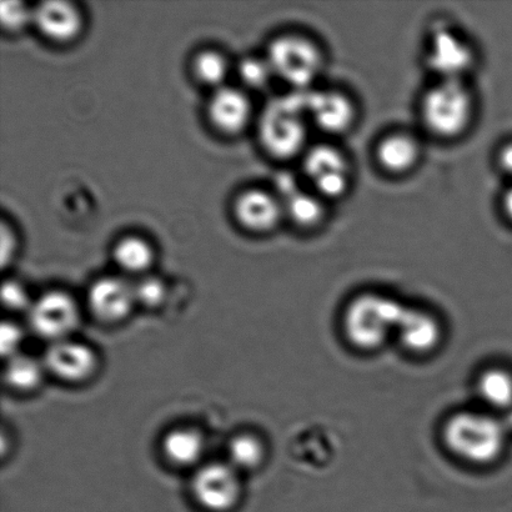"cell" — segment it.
<instances>
[{"label":"cell","instance_id":"1f68e13d","mask_svg":"<svg viewBox=\"0 0 512 512\" xmlns=\"http://www.w3.org/2000/svg\"><path fill=\"white\" fill-rule=\"evenodd\" d=\"M500 205L504 217L512 224V182L501 197Z\"/></svg>","mask_w":512,"mask_h":512},{"label":"cell","instance_id":"7402d4cb","mask_svg":"<svg viewBox=\"0 0 512 512\" xmlns=\"http://www.w3.org/2000/svg\"><path fill=\"white\" fill-rule=\"evenodd\" d=\"M45 366L32 356L17 354L5 365L4 379L10 388L18 391H32L42 384Z\"/></svg>","mask_w":512,"mask_h":512},{"label":"cell","instance_id":"9c48e42d","mask_svg":"<svg viewBox=\"0 0 512 512\" xmlns=\"http://www.w3.org/2000/svg\"><path fill=\"white\" fill-rule=\"evenodd\" d=\"M33 333L44 340L69 339L79 323V309L72 296L64 291H49L34 301L28 310Z\"/></svg>","mask_w":512,"mask_h":512},{"label":"cell","instance_id":"d4e9b609","mask_svg":"<svg viewBox=\"0 0 512 512\" xmlns=\"http://www.w3.org/2000/svg\"><path fill=\"white\" fill-rule=\"evenodd\" d=\"M239 77L249 88L260 90L268 87L275 75L266 57H250L240 62Z\"/></svg>","mask_w":512,"mask_h":512},{"label":"cell","instance_id":"cb8c5ba5","mask_svg":"<svg viewBox=\"0 0 512 512\" xmlns=\"http://www.w3.org/2000/svg\"><path fill=\"white\" fill-rule=\"evenodd\" d=\"M193 70L199 82L209 87L222 88L228 74L227 59L214 50H205L195 57Z\"/></svg>","mask_w":512,"mask_h":512},{"label":"cell","instance_id":"f546056e","mask_svg":"<svg viewBox=\"0 0 512 512\" xmlns=\"http://www.w3.org/2000/svg\"><path fill=\"white\" fill-rule=\"evenodd\" d=\"M496 167L512 182V139L501 144L495 155Z\"/></svg>","mask_w":512,"mask_h":512},{"label":"cell","instance_id":"277c9868","mask_svg":"<svg viewBox=\"0 0 512 512\" xmlns=\"http://www.w3.org/2000/svg\"><path fill=\"white\" fill-rule=\"evenodd\" d=\"M405 308L400 301L385 294L356 296L344 313L346 338L360 350H378L391 336H396Z\"/></svg>","mask_w":512,"mask_h":512},{"label":"cell","instance_id":"f1b7e54d","mask_svg":"<svg viewBox=\"0 0 512 512\" xmlns=\"http://www.w3.org/2000/svg\"><path fill=\"white\" fill-rule=\"evenodd\" d=\"M23 343V331L17 324L5 321L0 329V349L7 358L18 354L20 345Z\"/></svg>","mask_w":512,"mask_h":512},{"label":"cell","instance_id":"5bb4252c","mask_svg":"<svg viewBox=\"0 0 512 512\" xmlns=\"http://www.w3.org/2000/svg\"><path fill=\"white\" fill-rule=\"evenodd\" d=\"M43 364L60 380L82 383L94 374L98 360L88 345L65 339L49 346Z\"/></svg>","mask_w":512,"mask_h":512},{"label":"cell","instance_id":"9a60e30c","mask_svg":"<svg viewBox=\"0 0 512 512\" xmlns=\"http://www.w3.org/2000/svg\"><path fill=\"white\" fill-rule=\"evenodd\" d=\"M234 214L242 227L253 233H270L285 218L279 195L263 189L245 190L234 203Z\"/></svg>","mask_w":512,"mask_h":512},{"label":"cell","instance_id":"ac0fdd59","mask_svg":"<svg viewBox=\"0 0 512 512\" xmlns=\"http://www.w3.org/2000/svg\"><path fill=\"white\" fill-rule=\"evenodd\" d=\"M33 23L39 32L53 42L67 43L82 30V15L72 3L49 0L33 9Z\"/></svg>","mask_w":512,"mask_h":512},{"label":"cell","instance_id":"7a4b0ae2","mask_svg":"<svg viewBox=\"0 0 512 512\" xmlns=\"http://www.w3.org/2000/svg\"><path fill=\"white\" fill-rule=\"evenodd\" d=\"M311 129L304 92L291 90L266 105L259 122V140L275 159H300L310 147Z\"/></svg>","mask_w":512,"mask_h":512},{"label":"cell","instance_id":"8992f818","mask_svg":"<svg viewBox=\"0 0 512 512\" xmlns=\"http://www.w3.org/2000/svg\"><path fill=\"white\" fill-rule=\"evenodd\" d=\"M479 63V53L468 35L449 23L431 28L425 47V64L438 80H469Z\"/></svg>","mask_w":512,"mask_h":512},{"label":"cell","instance_id":"83f0119b","mask_svg":"<svg viewBox=\"0 0 512 512\" xmlns=\"http://www.w3.org/2000/svg\"><path fill=\"white\" fill-rule=\"evenodd\" d=\"M3 304L12 311H22L30 308L27 291L17 281H5L2 290Z\"/></svg>","mask_w":512,"mask_h":512},{"label":"cell","instance_id":"d6986e66","mask_svg":"<svg viewBox=\"0 0 512 512\" xmlns=\"http://www.w3.org/2000/svg\"><path fill=\"white\" fill-rule=\"evenodd\" d=\"M162 448L169 463L180 468H189L202 459L205 441L197 430L174 429L164 436Z\"/></svg>","mask_w":512,"mask_h":512},{"label":"cell","instance_id":"4dcf8cb0","mask_svg":"<svg viewBox=\"0 0 512 512\" xmlns=\"http://www.w3.org/2000/svg\"><path fill=\"white\" fill-rule=\"evenodd\" d=\"M15 250V238L12 229H8L5 223L2 224V263L5 265L12 259Z\"/></svg>","mask_w":512,"mask_h":512},{"label":"cell","instance_id":"484cf974","mask_svg":"<svg viewBox=\"0 0 512 512\" xmlns=\"http://www.w3.org/2000/svg\"><path fill=\"white\" fill-rule=\"evenodd\" d=\"M0 19L9 30L23 29L29 22H33V10L24 3L3 2L0 4Z\"/></svg>","mask_w":512,"mask_h":512},{"label":"cell","instance_id":"44dd1931","mask_svg":"<svg viewBox=\"0 0 512 512\" xmlns=\"http://www.w3.org/2000/svg\"><path fill=\"white\" fill-rule=\"evenodd\" d=\"M113 258L120 269L132 274H142L152 266L154 252L143 238L127 237L115 244Z\"/></svg>","mask_w":512,"mask_h":512},{"label":"cell","instance_id":"2e32d148","mask_svg":"<svg viewBox=\"0 0 512 512\" xmlns=\"http://www.w3.org/2000/svg\"><path fill=\"white\" fill-rule=\"evenodd\" d=\"M252 103L247 94L237 88L215 89L209 99L208 115L215 128L224 134L242 133L252 119Z\"/></svg>","mask_w":512,"mask_h":512},{"label":"cell","instance_id":"3957f363","mask_svg":"<svg viewBox=\"0 0 512 512\" xmlns=\"http://www.w3.org/2000/svg\"><path fill=\"white\" fill-rule=\"evenodd\" d=\"M444 443L456 458L489 465L503 455L508 431L500 416L490 411H461L446 421Z\"/></svg>","mask_w":512,"mask_h":512},{"label":"cell","instance_id":"603a6c76","mask_svg":"<svg viewBox=\"0 0 512 512\" xmlns=\"http://www.w3.org/2000/svg\"><path fill=\"white\" fill-rule=\"evenodd\" d=\"M228 455L229 464L234 469L254 470L259 468L265 458L263 441L250 434L235 436L229 443Z\"/></svg>","mask_w":512,"mask_h":512},{"label":"cell","instance_id":"52a82bcc","mask_svg":"<svg viewBox=\"0 0 512 512\" xmlns=\"http://www.w3.org/2000/svg\"><path fill=\"white\" fill-rule=\"evenodd\" d=\"M305 184L325 202L344 198L354 182L348 154L331 142L310 144L300 158Z\"/></svg>","mask_w":512,"mask_h":512},{"label":"cell","instance_id":"30bf717a","mask_svg":"<svg viewBox=\"0 0 512 512\" xmlns=\"http://www.w3.org/2000/svg\"><path fill=\"white\" fill-rule=\"evenodd\" d=\"M192 493L197 503L205 510H232L242 494L238 470L230 464L204 465L194 474Z\"/></svg>","mask_w":512,"mask_h":512},{"label":"cell","instance_id":"5b68a950","mask_svg":"<svg viewBox=\"0 0 512 512\" xmlns=\"http://www.w3.org/2000/svg\"><path fill=\"white\" fill-rule=\"evenodd\" d=\"M266 59L275 78L293 92L318 87L326 67V55L318 40L303 33H285L271 40Z\"/></svg>","mask_w":512,"mask_h":512},{"label":"cell","instance_id":"4fadbf2b","mask_svg":"<svg viewBox=\"0 0 512 512\" xmlns=\"http://www.w3.org/2000/svg\"><path fill=\"white\" fill-rule=\"evenodd\" d=\"M423 145L408 130H391L378 140L374 157L384 173L400 177L414 172L423 159Z\"/></svg>","mask_w":512,"mask_h":512},{"label":"cell","instance_id":"d6a6232c","mask_svg":"<svg viewBox=\"0 0 512 512\" xmlns=\"http://www.w3.org/2000/svg\"><path fill=\"white\" fill-rule=\"evenodd\" d=\"M503 424L505 426L506 431H508V434H512V409L509 411H506L505 414H503Z\"/></svg>","mask_w":512,"mask_h":512},{"label":"cell","instance_id":"ba28073f","mask_svg":"<svg viewBox=\"0 0 512 512\" xmlns=\"http://www.w3.org/2000/svg\"><path fill=\"white\" fill-rule=\"evenodd\" d=\"M304 97L311 128L326 137H343L358 123V104L345 90L318 85L306 90Z\"/></svg>","mask_w":512,"mask_h":512},{"label":"cell","instance_id":"8fae6325","mask_svg":"<svg viewBox=\"0 0 512 512\" xmlns=\"http://www.w3.org/2000/svg\"><path fill=\"white\" fill-rule=\"evenodd\" d=\"M279 198L283 203L285 217L300 230L314 232L328 218V202L311 190L308 185L300 187L293 175L281 174L276 180Z\"/></svg>","mask_w":512,"mask_h":512},{"label":"cell","instance_id":"7c38bea8","mask_svg":"<svg viewBox=\"0 0 512 512\" xmlns=\"http://www.w3.org/2000/svg\"><path fill=\"white\" fill-rule=\"evenodd\" d=\"M135 304L134 284L118 276L100 278L88 291L89 309L102 323L115 324L127 319Z\"/></svg>","mask_w":512,"mask_h":512},{"label":"cell","instance_id":"e0dca14e","mask_svg":"<svg viewBox=\"0 0 512 512\" xmlns=\"http://www.w3.org/2000/svg\"><path fill=\"white\" fill-rule=\"evenodd\" d=\"M443 329L440 321L429 311L406 306L401 316L396 338L410 353L429 354L438 348Z\"/></svg>","mask_w":512,"mask_h":512},{"label":"cell","instance_id":"4316f807","mask_svg":"<svg viewBox=\"0 0 512 512\" xmlns=\"http://www.w3.org/2000/svg\"><path fill=\"white\" fill-rule=\"evenodd\" d=\"M135 299L137 304L154 308V306L162 303L165 295V288L162 281L149 278L140 280L138 284H134Z\"/></svg>","mask_w":512,"mask_h":512},{"label":"cell","instance_id":"6da1fadb","mask_svg":"<svg viewBox=\"0 0 512 512\" xmlns=\"http://www.w3.org/2000/svg\"><path fill=\"white\" fill-rule=\"evenodd\" d=\"M434 80L421 95L420 122L431 137L453 142L473 125L476 97L468 80Z\"/></svg>","mask_w":512,"mask_h":512},{"label":"cell","instance_id":"ffe728a7","mask_svg":"<svg viewBox=\"0 0 512 512\" xmlns=\"http://www.w3.org/2000/svg\"><path fill=\"white\" fill-rule=\"evenodd\" d=\"M479 398L491 411L505 414L512 409V373L503 368H490L479 376Z\"/></svg>","mask_w":512,"mask_h":512}]
</instances>
